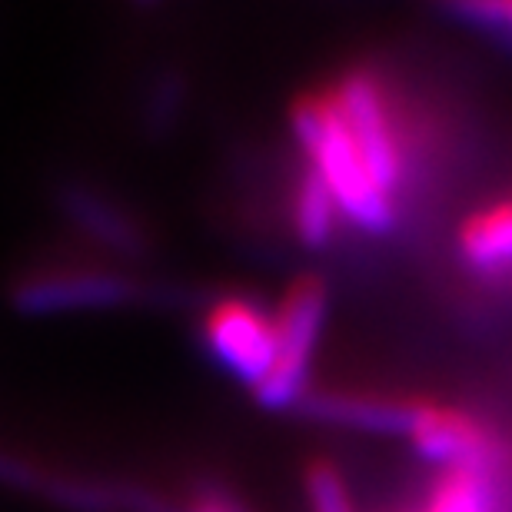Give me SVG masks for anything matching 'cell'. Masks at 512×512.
I'll use <instances>...</instances> for the list:
<instances>
[{
  "label": "cell",
  "instance_id": "4",
  "mask_svg": "<svg viewBox=\"0 0 512 512\" xmlns=\"http://www.w3.org/2000/svg\"><path fill=\"white\" fill-rule=\"evenodd\" d=\"M406 439L446 473H479L496 463V439L473 413L443 403H413Z\"/></svg>",
  "mask_w": 512,
  "mask_h": 512
},
{
  "label": "cell",
  "instance_id": "8",
  "mask_svg": "<svg viewBox=\"0 0 512 512\" xmlns=\"http://www.w3.org/2000/svg\"><path fill=\"white\" fill-rule=\"evenodd\" d=\"M456 250L479 273L512 270V197L493 200L459 223Z\"/></svg>",
  "mask_w": 512,
  "mask_h": 512
},
{
  "label": "cell",
  "instance_id": "9",
  "mask_svg": "<svg viewBox=\"0 0 512 512\" xmlns=\"http://www.w3.org/2000/svg\"><path fill=\"white\" fill-rule=\"evenodd\" d=\"M64 207L87 233H94L100 243L124 253H137L143 247V237L137 230V223L120 207H114L110 200H104L100 193L87 187H67L64 193Z\"/></svg>",
  "mask_w": 512,
  "mask_h": 512
},
{
  "label": "cell",
  "instance_id": "12",
  "mask_svg": "<svg viewBox=\"0 0 512 512\" xmlns=\"http://www.w3.org/2000/svg\"><path fill=\"white\" fill-rule=\"evenodd\" d=\"M303 486L306 499H310V512H356L346 476L330 459H310L303 473Z\"/></svg>",
  "mask_w": 512,
  "mask_h": 512
},
{
  "label": "cell",
  "instance_id": "5",
  "mask_svg": "<svg viewBox=\"0 0 512 512\" xmlns=\"http://www.w3.org/2000/svg\"><path fill=\"white\" fill-rule=\"evenodd\" d=\"M333 90L373 173L389 193H396L399 180H403V143H399L393 110H389L380 80L370 70H353Z\"/></svg>",
  "mask_w": 512,
  "mask_h": 512
},
{
  "label": "cell",
  "instance_id": "14",
  "mask_svg": "<svg viewBox=\"0 0 512 512\" xmlns=\"http://www.w3.org/2000/svg\"><path fill=\"white\" fill-rule=\"evenodd\" d=\"M190 512H240V509L230 506L227 499H220V496H203L190 506Z\"/></svg>",
  "mask_w": 512,
  "mask_h": 512
},
{
  "label": "cell",
  "instance_id": "10",
  "mask_svg": "<svg viewBox=\"0 0 512 512\" xmlns=\"http://www.w3.org/2000/svg\"><path fill=\"white\" fill-rule=\"evenodd\" d=\"M340 217L343 213L333 203L330 190H326L323 183L306 170L300 187H296V193H293V230H296V237L313 250L326 247V243L333 240L336 220Z\"/></svg>",
  "mask_w": 512,
  "mask_h": 512
},
{
  "label": "cell",
  "instance_id": "6",
  "mask_svg": "<svg viewBox=\"0 0 512 512\" xmlns=\"http://www.w3.org/2000/svg\"><path fill=\"white\" fill-rule=\"evenodd\" d=\"M133 296V283L107 270H47L17 283L14 300L24 313H70L120 306Z\"/></svg>",
  "mask_w": 512,
  "mask_h": 512
},
{
  "label": "cell",
  "instance_id": "1",
  "mask_svg": "<svg viewBox=\"0 0 512 512\" xmlns=\"http://www.w3.org/2000/svg\"><path fill=\"white\" fill-rule=\"evenodd\" d=\"M290 124L310 160V173L330 190L343 217L370 233L393 227V193L373 173L360 140L346 124L336 90L326 87L320 94H303L290 110Z\"/></svg>",
  "mask_w": 512,
  "mask_h": 512
},
{
  "label": "cell",
  "instance_id": "7",
  "mask_svg": "<svg viewBox=\"0 0 512 512\" xmlns=\"http://www.w3.org/2000/svg\"><path fill=\"white\" fill-rule=\"evenodd\" d=\"M306 403V413L313 419L333 426L366 429V433H403L409 426L413 403L376 393H316Z\"/></svg>",
  "mask_w": 512,
  "mask_h": 512
},
{
  "label": "cell",
  "instance_id": "3",
  "mask_svg": "<svg viewBox=\"0 0 512 512\" xmlns=\"http://www.w3.org/2000/svg\"><path fill=\"white\" fill-rule=\"evenodd\" d=\"M203 343L223 370L256 389L276 356V320L247 296H223L203 316Z\"/></svg>",
  "mask_w": 512,
  "mask_h": 512
},
{
  "label": "cell",
  "instance_id": "13",
  "mask_svg": "<svg viewBox=\"0 0 512 512\" xmlns=\"http://www.w3.org/2000/svg\"><path fill=\"white\" fill-rule=\"evenodd\" d=\"M459 17H466L469 24L486 27V30H503L512 40V0H479V4H459Z\"/></svg>",
  "mask_w": 512,
  "mask_h": 512
},
{
  "label": "cell",
  "instance_id": "11",
  "mask_svg": "<svg viewBox=\"0 0 512 512\" xmlns=\"http://www.w3.org/2000/svg\"><path fill=\"white\" fill-rule=\"evenodd\" d=\"M423 512H493L486 476L479 473H446L429 493Z\"/></svg>",
  "mask_w": 512,
  "mask_h": 512
},
{
  "label": "cell",
  "instance_id": "2",
  "mask_svg": "<svg viewBox=\"0 0 512 512\" xmlns=\"http://www.w3.org/2000/svg\"><path fill=\"white\" fill-rule=\"evenodd\" d=\"M276 320V356L266 380L253 389L266 409H286L303 403L316 343H320L326 320V286L320 276H296L286 286L280 306L273 310Z\"/></svg>",
  "mask_w": 512,
  "mask_h": 512
}]
</instances>
